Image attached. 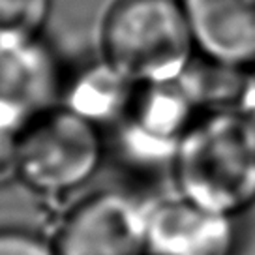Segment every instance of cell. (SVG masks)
<instances>
[{
	"label": "cell",
	"mask_w": 255,
	"mask_h": 255,
	"mask_svg": "<svg viewBox=\"0 0 255 255\" xmlns=\"http://www.w3.org/2000/svg\"><path fill=\"white\" fill-rule=\"evenodd\" d=\"M107 158L104 129L56 105L38 115L23 131L15 178L36 197L60 201L83 190Z\"/></svg>",
	"instance_id": "cell-3"
},
{
	"label": "cell",
	"mask_w": 255,
	"mask_h": 255,
	"mask_svg": "<svg viewBox=\"0 0 255 255\" xmlns=\"http://www.w3.org/2000/svg\"><path fill=\"white\" fill-rule=\"evenodd\" d=\"M0 255H58L53 239L23 227H0Z\"/></svg>",
	"instance_id": "cell-12"
},
{
	"label": "cell",
	"mask_w": 255,
	"mask_h": 255,
	"mask_svg": "<svg viewBox=\"0 0 255 255\" xmlns=\"http://www.w3.org/2000/svg\"><path fill=\"white\" fill-rule=\"evenodd\" d=\"M182 85L176 81L139 85L124 119L107 131L109 156L139 175L171 171L178 144L197 119Z\"/></svg>",
	"instance_id": "cell-4"
},
{
	"label": "cell",
	"mask_w": 255,
	"mask_h": 255,
	"mask_svg": "<svg viewBox=\"0 0 255 255\" xmlns=\"http://www.w3.org/2000/svg\"><path fill=\"white\" fill-rule=\"evenodd\" d=\"M240 218L201 207L180 193L148 201V255H237Z\"/></svg>",
	"instance_id": "cell-6"
},
{
	"label": "cell",
	"mask_w": 255,
	"mask_h": 255,
	"mask_svg": "<svg viewBox=\"0 0 255 255\" xmlns=\"http://www.w3.org/2000/svg\"><path fill=\"white\" fill-rule=\"evenodd\" d=\"M102 56L137 85L180 79L197 45L180 0H115L100 32Z\"/></svg>",
	"instance_id": "cell-2"
},
{
	"label": "cell",
	"mask_w": 255,
	"mask_h": 255,
	"mask_svg": "<svg viewBox=\"0 0 255 255\" xmlns=\"http://www.w3.org/2000/svg\"><path fill=\"white\" fill-rule=\"evenodd\" d=\"M169 175L182 197L242 218L255 207V120L240 107L199 113Z\"/></svg>",
	"instance_id": "cell-1"
},
{
	"label": "cell",
	"mask_w": 255,
	"mask_h": 255,
	"mask_svg": "<svg viewBox=\"0 0 255 255\" xmlns=\"http://www.w3.org/2000/svg\"><path fill=\"white\" fill-rule=\"evenodd\" d=\"M21 135H6L0 133V186L9 182H17V148Z\"/></svg>",
	"instance_id": "cell-13"
},
{
	"label": "cell",
	"mask_w": 255,
	"mask_h": 255,
	"mask_svg": "<svg viewBox=\"0 0 255 255\" xmlns=\"http://www.w3.org/2000/svg\"><path fill=\"white\" fill-rule=\"evenodd\" d=\"M137 88L135 81L100 56L73 75H66L60 105L107 133L124 119Z\"/></svg>",
	"instance_id": "cell-9"
},
{
	"label": "cell",
	"mask_w": 255,
	"mask_h": 255,
	"mask_svg": "<svg viewBox=\"0 0 255 255\" xmlns=\"http://www.w3.org/2000/svg\"><path fill=\"white\" fill-rule=\"evenodd\" d=\"M66 73L43 36L0 38V100L36 119L60 105Z\"/></svg>",
	"instance_id": "cell-7"
},
{
	"label": "cell",
	"mask_w": 255,
	"mask_h": 255,
	"mask_svg": "<svg viewBox=\"0 0 255 255\" xmlns=\"http://www.w3.org/2000/svg\"><path fill=\"white\" fill-rule=\"evenodd\" d=\"M53 0H0V38L43 36Z\"/></svg>",
	"instance_id": "cell-11"
},
{
	"label": "cell",
	"mask_w": 255,
	"mask_h": 255,
	"mask_svg": "<svg viewBox=\"0 0 255 255\" xmlns=\"http://www.w3.org/2000/svg\"><path fill=\"white\" fill-rule=\"evenodd\" d=\"M240 109H244L255 120V66L248 72L246 90H244V98H242Z\"/></svg>",
	"instance_id": "cell-14"
},
{
	"label": "cell",
	"mask_w": 255,
	"mask_h": 255,
	"mask_svg": "<svg viewBox=\"0 0 255 255\" xmlns=\"http://www.w3.org/2000/svg\"><path fill=\"white\" fill-rule=\"evenodd\" d=\"M197 53L218 62L255 66V0H180Z\"/></svg>",
	"instance_id": "cell-8"
},
{
	"label": "cell",
	"mask_w": 255,
	"mask_h": 255,
	"mask_svg": "<svg viewBox=\"0 0 255 255\" xmlns=\"http://www.w3.org/2000/svg\"><path fill=\"white\" fill-rule=\"evenodd\" d=\"M148 201L124 188L75 199L51 235L58 255H148Z\"/></svg>",
	"instance_id": "cell-5"
},
{
	"label": "cell",
	"mask_w": 255,
	"mask_h": 255,
	"mask_svg": "<svg viewBox=\"0 0 255 255\" xmlns=\"http://www.w3.org/2000/svg\"><path fill=\"white\" fill-rule=\"evenodd\" d=\"M248 72L197 53L178 83L199 113L235 109L242 104Z\"/></svg>",
	"instance_id": "cell-10"
}]
</instances>
